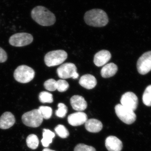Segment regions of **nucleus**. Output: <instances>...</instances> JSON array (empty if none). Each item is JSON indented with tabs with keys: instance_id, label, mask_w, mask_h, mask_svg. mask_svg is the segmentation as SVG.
<instances>
[{
	"instance_id": "obj_25",
	"label": "nucleus",
	"mask_w": 151,
	"mask_h": 151,
	"mask_svg": "<svg viewBox=\"0 0 151 151\" xmlns=\"http://www.w3.org/2000/svg\"><path fill=\"white\" fill-rule=\"evenodd\" d=\"M58 110L55 111L56 116L59 118H64L66 116L68 112L67 107L65 104L60 103L58 105Z\"/></svg>"
},
{
	"instance_id": "obj_29",
	"label": "nucleus",
	"mask_w": 151,
	"mask_h": 151,
	"mask_svg": "<svg viewBox=\"0 0 151 151\" xmlns=\"http://www.w3.org/2000/svg\"><path fill=\"white\" fill-rule=\"evenodd\" d=\"M7 59L6 52L1 47H0V63L5 62Z\"/></svg>"
},
{
	"instance_id": "obj_15",
	"label": "nucleus",
	"mask_w": 151,
	"mask_h": 151,
	"mask_svg": "<svg viewBox=\"0 0 151 151\" xmlns=\"http://www.w3.org/2000/svg\"><path fill=\"white\" fill-rule=\"evenodd\" d=\"M70 103L73 109L78 112L84 111L87 107L86 100L80 95L72 96L70 99Z\"/></svg>"
},
{
	"instance_id": "obj_21",
	"label": "nucleus",
	"mask_w": 151,
	"mask_h": 151,
	"mask_svg": "<svg viewBox=\"0 0 151 151\" xmlns=\"http://www.w3.org/2000/svg\"><path fill=\"white\" fill-rule=\"evenodd\" d=\"M39 99L42 103H51L53 102L52 94L45 91L40 92L39 96Z\"/></svg>"
},
{
	"instance_id": "obj_11",
	"label": "nucleus",
	"mask_w": 151,
	"mask_h": 151,
	"mask_svg": "<svg viewBox=\"0 0 151 151\" xmlns=\"http://www.w3.org/2000/svg\"><path fill=\"white\" fill-rule=\"evenodd\" d=\"M88 120L86 113L82 112H77L70 114L68 117V121L70 125L74 127L79 126L85 124Z\"/></svg>"
},
{
	"instance_id": "obj_4",
	"label": "nucleus",
	"mask_w": 151,
	"mask_h": 151,
	"mask_svg": "<svg viewBox=\"0 0 151 151\" xmlns=\"http://www.w3.org/2000/svg\"><path fill=\"white\" fill-rule=\"evenodd\" d=\"M67 53L64 50H53L45 55L44 61L48 67L56 66L63 63L67 59Z\"/></svg>"
},
{
	"instance_id": "obj_10",
	"label": "nucleus",
	"mask_w": 151,
	"mask_h": 151,
	"mask_svg": "<svg viewBox=\"0 0 151 151\" xmlns=\"http://www.w3.org/2000/svg\"><path fill=\"white\" fill-rule=\"evenodd\" d=\"M121 105L126 108L135 111L137 108L138 99L137 95L133 92H126L122 96Z\"/></svg>"
},
{
	"instance_id": "obj_3",
	"label": "nucleus",
	"mask_w": 151,
	"mask_h": 151,
	"mask_svg": "<svg viewBox=\"0 0 151 151\" xmlns=\"http://www.w3.org/2000/svg\"><path fill=\"white\" fill-rule=\"evenodd\" d=\"M35 72L32 68L26 65L18 66L14 72V76L18 82L21 83H28L34 78Z\"/></svg>"
},
{
	"instance_id": "obj_19",
	"label": "nucleus",
	"mask_w": 151,
	"mask_h": 151,
	"mask_svg": "<svg viewBox=\"0 0 151 151\" xmlns=\"http://www.w3.org/2000/svg\"><path fill=\"white\" fill-rule=\"evenodd\" d=\"M42 136L43 138L41 140L42 145L45 147H47L52 142V139L54 138L55 134L50 130L44 129Z\"/></svg>"
},
{
	"instance_id": "obj_14",
	"label": "nucleus",
	"mask_w": 151,
	"mask_h": 151,
	"mask_svg": "<svg viewBox=\"0 0 151 151\" xmlns=\"http://www.w3.org/2000/svg\"><path fill=\"white\" fill-rule=\"evenodd\" d=\"M15 118L12 113L6 112L0 118V129H7L12 127L15 123Z\"/></svg>"
},
{
	"instance_id": "obj_18",
	"label": "nucleus",
	"mask_w": 151,
	"mask_h": 151,
	"mask_svg": "<svg viewBox=\"0 0 151 151\" xmlns=\"http://www.w3.org/2000/svg\"><path fill=\"white\" fill-rule=\"evenodd\" d=\"M118 68L115 63H111L104 65L101 70V74L104 78H108L115 75L118 71Z\"/></svg>"
},
{
	"instance_id": "obj_16",
	"label": "nucleus",
	"mask_w": 151,
	"mask_h": 151,
	"mask_svg": "<svg viewBox=\"0 0 151 151\" xmlns=\"http://www.w3.org/2000/svg\"><path fill=\"white\" fill-rule=\"evenodd\" d=\"M79 83L84 88L91 89L95 87L97 84V81L94 76L87 74L81 76L79 80Z\"/></svg>"
},
{
	"instance_id": "obj_8",
	"label": "nucleus",
	"mask_w": 151,
	"mask_h": 151,
	"mask_svg": "<svg viewBox=\"0 0 151 151\" xmlns=\"http://www.w3.org/2000/svg\"><path fill=\"white\" fill-rule=\"evenodd\" d=\"M33 40L32 36L27 33H19L11 37L9 42L11 45L15 47L26 46Z\"/></svg>"
},
{
	"instance_id": "obj_20",
	"label": "nucleus",
	"mask_w": 151,
	"mask_h": 151,
	"mask_svg": "<svg viewBox=\"0 0 151 151\" xmlns=\"http://www.w3.org/2000/svg\"><path fill=\"white\" fill-rule=\"evenodd\" d=\"M26 142L28 147L32 150H35L38 146L39 141L36 135L32 134L28 136Z\"/></svg>"
},
{
	"instance_id": "obj_22",
	"label": "nucleus",
	"mask_w": 151,
	"mask_h": 151,
	"mask_svg": "<svg viewBox=\"0 0 151 151\" xmlns=\"http://www.w3.org/2000/svg\"><path fill=\"white\" fill-rule=\"evenodd\" d=\"M143 103L146 106H151V85L146 88L142 97Z\"/></svg>"
},
{
	"instance_id": "obj_27",
	"label": "nucleus",
	"mask_w": 151,
	"mask_h": 151,
	"mask_svg": "<svg viewBox=\"0 0 151 151\" xmlns=\"http://www.w3.org/2000/svg\"><path fill=\"white\" fill-rule=\"evenodd\" d=\"M69 84L63 79H60L57 81V89L59 92H64L69 88Z\"/></svg>"
},
{
	"instance_id": "obj_6",
	"label": "nucleus",
	"mask_w": 151,
	"mask_h": 151,
	"mask_svg": "<svg viewBox=\"0 0 151 151\" xmlns=\"http://www.w3.org/2000/svg\"><path fill=\"white\" fill-rule=\"evenodd\" d=\"M115 112L119 119L127 124L134 123L137 119V116L134 111L126 108L121 104H118L115 106Z\"/></svg>"
},
{
	"instance_id": "obj_12",
	"label": "nucleus",
	"mask_w": 151,
	"mask_h": 151,
	"mask_svg": "<svg viewBox=\"0 0 151 151\" xmlns=\"http://www.w3.org/2000/svg\"><path fill=\"white\" fill-rule=\"evenodd\" d=\"M105 144L108 151H121L123 148L122 142L115 136H109L106 138Z\"/></svg>"
},
{
	"instance_id": "obj_1",
	"label": "nucleus",
	"mask_w": 151,
	"mask_h": 151,
	"mask_svg": "<svg viewBox=\"0 0 151 151\" xmlns=\"http://www.w3.org/2000/svg\"><path fill=\"white\" fill-rule=\"evenodd\" d=\"M31 16L35 21L43 26L52 25L56 21L54 14L42 6H37L33 9Z\"/></svg>"
},
{
	"instance_id": "obj_24",
	"label": "nucleus",
	"mask_w": 151,
	"mask_h": 151,
	"mask_svg": "<svg viewBox=\"0 0 151 151\" xmlns=\"http://www.w3.org/2000/svg\"><path fill=\"white\" fill-rule=\"evenodd\" d=\"M38 110L40 111L43 119H49L51 118L52 115V109L48 106H41L39 107Z\"/></svg>"
},
{
	"instance_id": "obj_23",
	"label": "nucleus",
	"mask_w": 151,
	"mask_h": 151,
	"mask_svg": "<svg viewBox=\"0 0 151 151\" xmlns=\"http://www.w3.org/2000/svg\"><path fill=\"white\" fill-rule=\"evenodd\" d=\"M55 131L58 135L62 138H66L69 136V133L68 130L63 125L59 124L55 128Z\"/></svg>"
},
{
	"instance_id": "obj_28",
	"label": "nucleus",
	"mask_w": 151,
	"mask_h": 151,
	"mask_svg": "<svg viewBox=\"0 0 151 151\" xmlns=\"http://www.w3.org/2000/svg\"><path fill=\"white\" fill-rule=\"evenodd\" d=\"M74 151H96L94 147L86 145L83 144H79L76 146Z\"/></svg>"
},
{
	"instance_id": "obj_13",
	"label": "nucleus",
	"mask_w": 151,
	"mask_h": 151,
	"mask_svg": "<svg viewBox=\"0 0 151 151\" xmlns=\"http://www.w3.org/2000/svg\"><path fill=\"white\" fill-rule=\"evenodd\" d=\"M111 58V52L107 50H102L98 52L94 56V64L98 67L104 65Z\"/></svg>"
},
{
	"instance_id": "obj_9",
	"label": "nucleus",
	"mask_w": 151,
	"mask_h": 151,
	"mask_svg": "<svg viewBox=\"0 0 151 151\" xmlns=\"http://www.w3.org/2000/svg\"><path fill=\"white\" fill-rule=\"evenodd\" d=\"M139 73L145 75L151 70V51L145 52L139 58L137 63Z\"/></svg>"
},
{
	"instance_id": "obj_7",
	"label": "nucleus",
	"mask_w": 151,
	"mask_h": 151,
	"mask_svg": "<svg viewBox=\"0 0 151 151\" xmlns=\"http://www.w3.org/2000/svg\"><path fill=\"white\" fill-rule=\"evenodd\" d=\"M57 73L58 77L63 79L70 78L76 79L79 76L76 66L70 63H67L60 65L58 68Z\"/></svg>"
},
{
	"instance_id": "obj_5",
	"label": "nucleus",
	"mask_w": 151,
	"mask_h": 151,
	"mask_svg": "<svg viewBox=\"0 0 151 151\" xmlns=\"http://www.w3.org/2000/svg\"><path fill=\"white\" fill-rule=\"evenodd\" d=\"M22 121L26 126L32 128L40 127L43 118L38 109H34L25 113L22 116Z\"/></svg>"
},
{
	"instance_id": "obj_2",
	"label": "nucleus",
	"mask_w": 151,
	"mask_h": 151,
	"mask_svg": "<svg viewBox=\"0 0 151 151\" xmlns=\"http://www.w3.org/2000/svg\"><path fill=\"white\" fill-rule=\"evenodd\" d=\"M84 20L86 24L94 27H103L109 22L106 13L100 9L87 11L84 14Z\"/></svg>"
},
{
	"instance_id": "obj_26",
	"label": "nucleus",
	"mask_w": 151,
	"mask_h": 151,
	"mask_svg": "<svg viewBox=\"0 0 151 151\" xmlns=\"http://www.w3.org/2000/svg\"><path fill=\"white\" fill-rule=\"evenodd\" d=\"M44 86L48 91H55L57 89V81L53 78H50L45 82Z\"/></svg>"
},
{
	"instance_id": "obj_30",
	"label": "nucleus",
	"mask_w": 151,
	"mask_h": 151,
	"mask_svg": "<svg viewBox=\"0 0 151 151\" xmlns=\"http://www.w3.org/2000/svg\"><path fill=\"white\" fill-rule=\"evenodd\" d=\"M42 151H55L48 148H45Z\"/></svg>"
},
{
	"instance_id": "obj_17",
	"label": "nucleus",
	"mask_w": 151,
	"mask_h": 151,
	"mask_svg": "<svg viewBox=\"0 0 151 151\" xmlns=\"http://www.w3.org/2000/svg\"><path fill=\"white\" fill-rule=\"evenodd\" d=\"M85 127L87 131L92 133H97L102 129V122L96 119L87 120L85 123Z\"/></svg>"
}]
</instances>
